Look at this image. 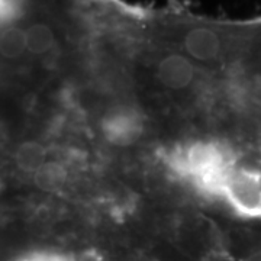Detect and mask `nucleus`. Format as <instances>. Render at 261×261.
Returning a JSON list of instances; mask_svg holds the SVG:
<instances>
[{"label": "nucleus", "instance_id": "obj_1", "mask_svg": "<svg viewBox=\"0 0 261 261\" xmlns=\"http://www.w3.org/2000/svg\"><path fill=\"white\" fill-rule=\"evenodd\" d=\"M237 164L231 149L216 142H196L173 160L174 168L211 193H221L225 178Z\"/></svg>", "mask_w": 261, "mask_h": 261}, {"label": "nucleus", "instance_id": "obj_2", "mask_svg": "<svg viewBox=\"0 0 261 261\" xmlns=\"http://www.w3.org/2000/svg\"><path fill=\"white\" fill-rule=\"evenodd\" d=\"M219 195L243 216L261 218V168L235 164Z\"/></svg>", "mask_w": 261, "mask_h": 261}, {"label": "nucleus", "instance_id": "obj_3", "mask_svg": "<svg viewBox=\"0 0 261 261\" xmlns=\"http://www.w3.org/2000/svg\"><path fill=\"white\" fill-rule=\"evenodd\" d=\"M157 75L160 82L166 87L178 90V89H185L192 83L195 68L189 61V58L174 54V56L166 57L160 61Z\"/></svg>", "mask_w": 261, "mask_h": 261}, {"label": "nucleus", "instance_id": "obj_4", "mask_svg": "<svg viewBox=\"0 0 261 261\" xmlns=\"http://www.w3.org/2000/svg\"><path fill=\"white\" fill-rule=\"evenodd\" d=\"M103 132L115 144H128L140 135V118L130 111H116L103 121Z\"/></svg>", "mask_w": 261, "mask_h": 261}, {"label": "nucleus", "instance_id": "obj_5", "mask_svg": "<svg viewBox=\"0 0 261 261\" xmlns=\"http://www.w3.org/2000/svg\"><path fill=\"white\" fill-rule=\"evenodd\" d=\"M185 47L189 56L199 61L215 60L221 53V38L209 28H196L187 34L185 39Z\"/></svg>", "mask_w": 261, "mask_h": 261}, {"label": "nucleus", "instance_id": "obj_6", "mask_svg": "<svg viewBox=\"0 0 261 261\" xmlns=\"http://www.w3.org/2000/svg\"><path fill=\"white\" fill-rule=\"evenodd\" d=\"M27 34V49L34 54H44L54 45V32L53 29L44 25L37 23L25 31Z\"/></svg>", "mask_w": 261, "mask_h": 261}, {"label": "nucleus", "instance_id": "obj_7", "mask_svg": "<svg viewBox=\"0 0 261 261\" xmlns=\"http://www.w3.org/2000/svg\"><path fill=\"white\" fill-rule=\"evenodd\" d=\"M27 49V34L23 29L9 28L0 35V54L6 58H16Z\"/></svg>", "mask_w": 261, "mask_h": 261}, {"label": "nucleus", "instance_id": "obj_8", "mask_svg": "<svg viewBox=\"0 0 261 261\" xmlns=\"http://www.w3.org/2000/svg\"><path fill=\"white\" fill-rule=\"evenodd\" d=\"M18 261H67L64 257L54 254V252H32L28 255H23Z\"/></svg>", "mask_w": 261, "mask_h": 261}, {"label": "nucleus", "instance_id": "obj_9", "mask_svg": "<svg viewBox=\"0 0 261 261\" xmlns=\"http://www.w3.org/2000/svg\"><path fill=\"white\" fill-rule=\"evenodd\" d=\"M15 12H16V6H13L12 3H8V2H0V22L12 18L15 15Z\"/></svg>", "mask_w": 261, "mask_h": 261}]
</instances>
